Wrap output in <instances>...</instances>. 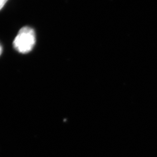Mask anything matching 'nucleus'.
<instances>
[{"label":"nucleus","mask_w":157,"mask_h":157,"mask_svg":"<svg viewBox=\"0 0 157 157\" xmlns=\"http://www.w3.org/2000/svg\"><path fill=\"white\" fill-rule=\"evenodd\" d=\"M36 42L35 31L32 28L25 26L20 29L13 41V47L17 51L22 54L29 53Z\"/></svg>","instance_id":"nucleus-1"},{"label":"nucleus","mask_w":157,"mask_h":157,"mask_svg":"<svg viewBox=\"0 0 157 157\" xmlns=\"http://www.w3.org/2000/svg\"><path fill=\"white\" fill-rule=\"evenodd\" d=\"M8 0H0V10L3 8Z\"/></svg>","instance_id":"nucleus-2"},{"label":"nucleus","mask_w":157,"mask_h":157,"mask_svg":"<svg viewBox=\"0 0 157 157\" xmlns=\"http://www.w3.org/2000/svg\"><path fill=\"white\" fill-rule=\"evenodd\" d=\"M2 53V47L1 45L0 44V55H1Z\"/></svg>","instance_id":"nucleus-3"}]
</instances>
